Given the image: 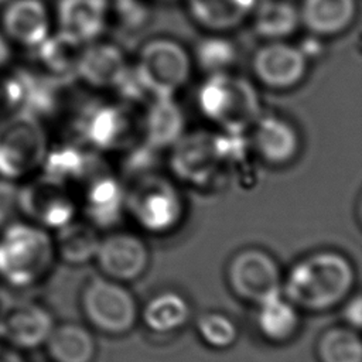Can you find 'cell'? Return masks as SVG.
Masks as SVG:
<instances>
[{
	"instance_id": "obj_1",
	"label": "cell",
	"mask_w": 362,
	"mask_h": 362,
	"mask_svg": "<svg viewBox=\"0 0 362 362\" xmlns=\"http://www.w3.org/2000/svg\"><path fill=\"white\" fill-rule=\"evenodd\" d=\"M356 280L346 255L324 249L300 257L283 273L281 293L301 313L321 314L339 307L355 291Z\"/></svg>"
},
{
	"instance_id": "obj_2",
	"label": "cell",
	"mask_w": 362,
	"mask_h": 362,
	"mask_svg": "<svg viewBox=\"0 0 362 362\" xmlns=\"http://www.w3.org/2000/svg\"><path fill=\"white\" fill-rule=\"evenodd\" d=\"M57 262L49 230L14 221L0 226V284L13 291H28L42 284Z\"/></svg>"
},
{
	"instance_id": "obj_3",
	"label": "cell",
	"mask_w": 362,
	"mask_h": 362,
	"mask_svg": "<svg viewBox=\"0 0 362 362\" xmlns=\"http://www.w3.org/2000/svg\"><path fill=\"white\" fill-rule=\"evenodd\" d=\"M199 113L215 130L232 137H243L262 115V100L256 85L230 71L209 74L197 89Z\"/></svg>"
},
{
	"instance_id": "obj_4",
	"label": "cell",
	"mask_w": 362,
	"mask_h": 362,
	"mask_svg": "<svg viewBox=\"0 0 362 362\" xmlns=\"http://www.w3.org/2000/svg\"><path fill=\"white\" fill-rule=\"evenodd\" d=\"M124 212L144 232L161 236L180 226L185 202L174 178L151 170L133 175L124 187Z\"/></svg>"
},
{
	"instance_id": "obj_5",
	"label": "cell",
	"mask_w": 362,
	"mask_h": 362,
	"mask_svg": "<svg viewBox=\"0 0 362 362\" xmlns=\"http://www.w3.org/2000/svg\"><path fill=\"white\" fill-rule=\"evenodd\" d=\"M232 137L215 129L185 130L168 148L170 171L174 180L184 184L205 188L229 165L235 150Z\"/></svg>"
},
{
	"instance_id": "obj_6",
	"label": "cell",
	"mask_w": 362,
	"mask_h": 362,
	"mask_svg": "<svg viewBox=\"0 0 362 362\" xmlns=\"http://www.w3.org/2000/svg\"><path fill=\"white\" fill-rule=\"evenodd\" d=\"M79 144L100 153H126L141 143L140 115L129 102L98 100L82 107L75 120Z\"/></svg>"
},
{
	"instance_id": "obj_7",
	"label": "cell",
	"mask_w": 362,
	"mask_h": 362,
	"mask_svg": "<svg viewBox=\"0 0 362 362\" xmlns=\"http://www.w3.org/2000/svg\"><path fill=\"white\" fill-rule=\"evenodd\" d=\"M133 74L150 98H175L189 82L192 54L171 37H154L139 49Z\"/></svg>"
},
{
	"instance_id": "obj_8",
	"label": "cell",
	"mask_w": 362,
	"mask_h": 362,
	"mask_svg": "<svg viewBox=\"0 0 362 362\" xmlns=\"http://www.w3.org/2000/svg\"><path fill=\"white\" fill-rule=\"evenodd\" d=\"M49 146L37 115L21 110L0 117V178L27 180L41 168Z\"/></svg>"
},
{
	"instance_id": "obj_9",
	"label": "cell",
	"mask_w": 362,
	"mask_h": 362,
	"mask_svg": "<svg viewBox=\"0 0 362 362\" xmlns=\"http://www.w3.org/2000/svg\"><path fill=\"white\" fill-rule=\"evenodd\" d=\"M79 307L90 328L109 337L129 334L140 314L137 300L126 284L102 274L83 284Z\"/></svg>"
},
{
	"instance_id": "obj_10",
	"label": "cell",
	"mask_w": 362,
	"mask_h": 362,
	"mask_svg": "<svg viewBox=\"0 0 362 362\" xmlns=\"http://www.w3.org/2000/svg\"><path fill=\"white\" fill-rule=\"evenodd\" d=\"M225 279L233 296L257 305L281 293L283 272L274 256L267 250L247 246L235 252L228 260Z\"/></svg>"
},
{
	"instance_id": "obj_11",
	"label": "cell",
	"mask_w": 362,
	"mask_h": 362,
	"mask_svg": "<svg viewBox=\"0 0 362 362\" xmlns=\"http://www.w3.org/2000/svg\"><path fill=\"white\" fill-rule=\"evenodd\" d=\"M66 184L42 173L28 177L18 188L14 202L25 218L47 230H57L76 218L78 204Z\"/></svg>"
},
{
	"instance_id": "obj_12",
	"label": "cell",
	"mask_w": 362,
	"mask_h": 362,
	"mask_svg": "<svg viewBox=\"0 0 362 362\" xmlns=\"http://www.w3.org/2000/svg\"><path fill=\"white\" fill-rule=\"evenodd\" d=\"M55 324L52 311L35 298H16L0 304V342L17 352L42 348Z\"/></svg>"
},
{
	"instance_id": "obj_13",
	"label": "cell",
	"mask_w": 362,
	"mask_h": 362,
	"mask_svg": "<svg viewBox=\"0 0 362 362\" xmlns=\"http://www.w3.org/2000/svg\"><path fill=\"white\" fill-rule=\"evenodd\" d=\"M250 71L263 88L290 90L305 79L308 55L304 48L288 40L263 41L252 54Z\"/></svg>"
},
{
	"instance_id": "obj_14",
	"label": "cell",
	"mask_w": 362,
	"mask_h": 362,
	"mask_svg": "<svg viewBox=\"0 0 362 362\" xmlns=\"http://www.w3.org/2000/svg\"><path fill=\"white\" fill-rule=\"evenodd\" d=\"M93 260L102 276L126 284L146 273L150 250L141 236L129 230H113L100 236Z\"/></svg>"
},
{
	"instance_id": "obj_15",
	"label": "cell",
	"mask_w": 362,
	"mask_h": 362,
	"mask_svg": "<svg viewBox=\"0 0 362 362\" xmlns=\"http://www.w3.org/2000/svg\"><path fill=\"white\" fill-rule=\"evenodd\" d=\"M81 185L85 221L98 230L113 228L124 214V185L113 175L103 157Z\"/></svg>"
},
{
	"instance_id": "obj_16",
	"label": "cell",
	"mask_w": 362,
	"mask_h": 362,
	"mask_svg": "<svg viewBox=\"0 0 362 362\" xmlns=\"http://www.w3.org/2000/svg\"><path fill=\"white\" fill-rule=\"evenodd\" d=\"M247 136L253 154L270 167H286L301 151L298 129L291 120L279 115L262 113Z\"/></svg>"
},
{
	"instance_id": "obj_17",
	"label": "cell",
	"mask_w": 362,
	"mask_h": 362,
	"mask_svg": "<svg viewBox=\"0 0 362 362\" xmlns=\"http://www.w3.org/2000/svg\"><path fill=\"white\" fill-rule=\"evenodd\" d=\"M132 72L126 52L115 42L100 38L85 44L75 76L99 90H119Z\"/></svg>"
},
{
	"instance_id": "obj_18",
	"label": "cell",
	"mask_w": 362,
	"mask_h": 362,
	"mask_svg": "<svg viewBox=\"0 0 362 362\" xmlns=\"http://www.w3.org/2000/svg\"><path fill=\"white\" fill-rule=\"evenodd\" d=\"M0 21L4 37L25 48H37L52 33V16L42 0H8Z\"/></svg>"
},
{
	"instance_id": "obj_19",
	"label": "cell",
	"mask_w": 362,
	"mask_h": 362,
	"mask_svg": "<svg viewBox=\"0 0 362 362\" xmlns=\"http://www.w3.org/2000/svg\"><path fill=\"white\" fill-rule=\"evenodd\" d=\"M110 0H58L55 7L57 31L89 44L102 37L109 25Z\"/></svg>"
},
{
	"instance_id": "obj_20",
	"label": "cell",
	"mask_w": 362,
	"mask_h": 362,
	"mask_svg": "<svg viewBox=\"0 0 362 362\" xmlns=\"http://www.w3.org/2000/svg\"><path fill=\"white\" fill-rule=\"evenodd\" d=\"M185 130V116L175 98H150L140 113L141 143L154 151L168 150Z\"/></svg>"
},
{
	"instance_id": "obj_21",
	"label": "cell",
	"mask_w": 362,
	"mask_h": 362,
	"mask_svg": "<svg viewBox=\"0 0 362 362\" xmlns=\"http://www.w3.org/2000/svg\"><path fill=\"white\" fill-rule=\"evenodd\" d=\"M300 25L315 38H332L344 34L356 20L358 0H301Z\"/></svg>"
},
{
	"instance_id": "obj_22",
	"label": "cell",
	"mask_w": 362,
	"mask_h": 362,
	"mask_svg": "<svg viewBox=\"0 0 362 362\" xmlns=\"http://www.w3.org/2000/svg\"><path fill=\"white\" fill-rule=\"evenodd\" d=\"M192 21L211 34H226L243 25L257 0H184Z\"/></svg>"
},
{
	"instance_id": "obj_23",
	"label": "cell",
	"mask_w": 362,
	"mask_h": 362,
	"mask_svg": "<svg viewBox=\"0 0 362 362\" xmlns=\"http://www.w3.org/2000/svg\"><path fill=\"white\" fill-rule=\"evenodd\" d=\"M42 348L48 362H93L98 352L90 328L74 321L55 324Z\"/></svg>"
},
{
	"instance_id": "obj_24",
	"label": "cell",
	"mask_w": 362,
	"mask_h": 362,
	"mask_svg": "<svg viewBox=\"0 0 362 362\" xmlns=\"http://www.w3.org/2000/svg\"><path fill=\"white\" fill-rule=\"evenodd\" d=\"M255 321L263 339L272 344H286L300 331L301 311L283 293H279L256 305Z\"/></svg>"
},
{
	"instance_id": "obj_25",
	"label": "cell",
	"mask_w": 362,
	"mask_h": 362,
	"mask_svg": "<svg viewBox=\"0 0 362 362\" xmlns=\"http://www.w3.org/2000/svg\"><path fill=\"white\" fill-rule=\"evenodd\" d=\"M249 21L263 41L290 40L301 27L298 7L290 0H257Z\"/></svg>"
},
{
	"instance_id": "obj_26",
	"label": "cell",
	"mask_w": 362,
	"mask_h": 362,
	"mask_svg": "<svg viewBox=\"0 0 362 362\" xmlns=\"http://www.w3.org/2000/svg\"><path fill=\"white\" fill-rule=\"evenodd\" d=\"M191 315L189 301L174 290L154 294L139 314L146 328L156 334H173L182 329L189 322Z\"/></svg>"
},
{
	"instance_id": "obj_27",
	"label": "cell",
	"mask_w": 362,
	"mask_h": 362,
	"mask_svg": "<svg viewBox=\"0 0 362 362\" xmlns=\"http://www.w3.org/2000/svg\"><path fill=\"white\" fill-rule=\"evenodd\" d=\"M57 260L69 266H83L95 259L99 246V230L88 221L76 218L55 230L52 236Z\"/></svg>"
},
{
	"instance_id": "obj_28",
	"label": "cell",
	"mask_w": 362,
	"mask_h": 362,
	"mask_svg": "<svg viewBox=\"0 0 362 362\" xmlns=\"http://www.w3.org/2000/svg\"><path fill=\"white\" fill-rule=\"evenodd\" d=\"M85 44L59 33H51L37 48V58L48 75L54 78L72 76L76 72Z\"/></svg>"
},
{
	"instance_id": "obj_29",
	"label": "cell",
	"mask_w": 362,
	"mask_h": 362,
	"mask_svg": "<svg viewBox=\"0 0 362 362\" xmlns=\"http://www.w3.org/2000/svg\"><path fill=\"white\" fill-rule=\"evenodd\" d=\"M318 362H362V342L358 329L349 325H334L315 341Z\"/></svg>"
},
{
	"instance_id": "obj_30",
	"label": "cell",
	"mask_w": 362,
	"mask_h": 362,
	"mask_svg": "<svg viewBox=\"0 0 362 362\" xmlns=\"http://www.w3.org/2000/svg\"><path fill=\"white\" fill-rule=\"evenodd\" d=\"M195 329L206 346L219 351L233 346L239 337L236 322L221 311L202 313L195 320Z\"/></svg>"
},
{
	"instance_id": "obj_31",
	"label": "cell",
	"mask_w": 362,
	"mask_h": 362,
	"mask_svg": "<svg viewBox=\"0 0 362 362\" xmlns=\"http://www.w3.org/2000/svg\"><path fill=\"white\" fill-rule=\"evenodd\" d=\"M235 57L236 51L233 45L223 38V34H211L198 44L197 51L192 54L194 64L197 62L205 69L206 75L228 72Z\"/></svg>"
},
{
	"instance_id": "obj_32",
	"label": "cell",
	"mask_w": 362,
	"mask_h": 362,
	"mask_svg": "<svg viewBox=\"0 0 362 362\" xmlns=\"http://www.w3.org/2000/svg\"><path fill=\"white\" fill-rule=\"evenodd\" d=\"M31 76L21 71L0 75V117L27 109Z\"/></svg>"
},
{
	"instance_id": "obj_33",
	"label": "cell",
	"mask_w": 362,
	"mask_h": 362,
	"mask_svg": "<svg viewBox=\"0 0 362 362\" xmlns=\"http://www.w3.org/2000/svg\"><path fill=\"white\" fill-rule=\"evenodd\" d=\"M342 318L345 325L359 329L362 322V300L358 293H352L342 304Z\"/></svg>"
},
{
	"instance_id": "obj_34",
	"label": "cell",
	"mask_w": 362,
	"mask_h": 362,
	"mask_svg": "<svg viewBox=\"0 0 362 362\" xmlns=\"http://www.w3.org/2000/svg\"><path fill=\"white\" fill-rule=\"evenodd\" d=\"M0 362H25V361L21 356V352H17L4 345H0Z\"/></svg>"
},
{
	"instance_id": "obj_35",
	"label": "cell",
	"mask_w": 362,
	"mask_h": 362,
	"mask_svg": "<svg viewBox=\"0 0 362 362\" xmlns=\"http://www.w3.org/2000/svg\"><path fill=\"white\" fill-rule=\"evenodd\" d=\"M11 57V49L8 40L4 37L3 33H0V68L4 66Z\"/></svg>"
},
{
	"instance_id": "obj_36",
	"label": "cell",
	"mask_w": 362,
	"mask_h": 362,
	"mask_svg": "<svg viewBox=\"0 0 362 362\" xmlns=\"http://www.w3.org/2000/svg\"><path fill=\"white\" fill-rule=\"evenodd\" d=\"M8 0H0V4H4V3H7Z\"/></svg>"
},
{
	"instance_id": "obj_37",
	"label": "cell",
	"mask_w": 362,
	"mask_h": 362,
	"mask_svg": "<svg viewBox=\"0 0 362 362\" xmlns=\"http://www.w3.org/2000/svg\"><path fill=\"white\" fill-rule=\"evenodd\" d=\"M164 1H170V0H164Z\"/></svg>"
},
{
	"instance_id": "obj_38",
	"label": "cell",
	"mask_w": 362,
	"mask_h": 362,
	"mask_svg": "<svg viewBox=\"0 0 362 362\" xmlns=\"http://www.w3.org/2000/svg\"><path fill=\"white\" fill-rule=\"evenodd\" d=\"M0 345H1V342H0Z\"/></svg>"
},
{
	"instance_id": "obj_39",
	"label": "cell",
	"mask_w": 362,
	"mask_h": 362,
	"mask_svg": "<svg viewBox=\"0 0 362 362\" xmlns=\"http://www.w3.org/2000/svg\"><path fill=\"white\" fill-rule=\"evenodd\" d=\"M0 304H1V303H0Z\"/></svg>"
}]
</instances>
